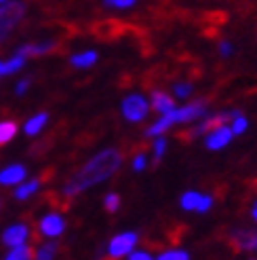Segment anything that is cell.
Returning <instances> with one entry per match:
<instances>
[{"instance_id": "obj_1", "label": "cell", "mask_w": 257, "mask_h": 260, "mask_svg": "<svg viewBox=\"0 0 257 260\" xmlns=\"http://www.w3.org/2000/svg\"><path fill=\"white\" fill-rule=\"evenodd\" d=\"M120 165H122V154L116 148L99 150L95 157L89 159L80 170L66 182L63 194H66V197H74V194H78L95 184H101V182H106L108 178L116 174Z\"/></svg>"}, {"instance_id": "obj_2", "label": "cell", "mask_w": 257, "mask_h": 260, "mask_svg": "<svg viewBox=\"0 0 257 260\" xmlns=\"http://www.w3.org/2000/svg\"><path fill=\"white\" fill-rule=\"evenodd\" d=\"M25 15V3L21 0H13V3H3L0 5V43L17 28L19 21Z\"/></svg>"}, {"instance_id": "obj_3", "label": "cell", "mask_w": 257, "mask_h": 260, "mask_svg": "<svg viewBox=\"0 0 257 260\" xmlns=\"http://www.w3.org/2000/svg\"><path fill=\"white\" fill-rule=\"evenodd\" d=\"M150 102L144 98V95H139V93H131V95H126L122 100V106H120V112L126 121H131V123H139V121H144L148 112H150Z\"/></svg>"}, {"instance_id": "obj_4", "label": "cell", "mask_w": 257, "mask_h": 260, "mask_svg": "<svg viewBox=\"0 0 257 260\" xmlns=\"http://www.w3.org/2000/svg\"><path fill=\"white\" fill-rule=\"evenodd\" d=\"M137 239H139L137 233H133V231H126V233H120V235H116V237L110 241V245H108L110 258H124V256H128V254L135 250Z\"/></svg>"}, {"instance_id": "obj_5", "label": "cell", "mask_w": 257, "mask_h": 260, "mask_svg": "<svg viewBox=\"0 0 257 260\" xmlns=\"http://www.w3.org/2000/svg\"><path fill=\"white\" fill-rule=\"evenodd\" d=\"M240 114V110H226V112H220V114H213V116H209V119H204V121H200L194 129L190 132V136H207L211 129H215V127H220V125H226L228 121H232L234 116H238Z\"/></svg>"}, {"instance_id": "obj_6", "label": "cell", "mask_w": 257, "mask_h": 260, "mask_svg": "<svg viewBox=\"0 0 257 260\" xmlns=\"http://www.w3.org/2000/svg\"><path fill=\"white\" fill-rule=\"evenodd\" d=\"M179 203H182V207L186 212H198V214H204L211 210L213 205V199L209 197V194H200L196 190H188L182 194V199H179Z\"/></svg>"}, {"instance_id": "obj_7", "label": "cell", "mask_w": 257, "mask_h": 260, "mask_svg": "<svg viewBox=\"0 0 257 260\" xmlns=\"http://www.w3.org/2000/svg\"><path fill=\"white\" fill-rule=\"evenodd\" d=\"M175 123H190V121H198L207 114V104L202 100L200 102H194V104H188L184 108H173L171 110Z\"/></svg>"}, {"instance_id": "obj_8", "label": "cell", "mask_w": 257, "mask_h": 260, "mask_svg": "<svg viewBox=\"0 0 257 260\" xmlns=\"http://www.w3.org/2000/svg\"><path fill=\"white\" fill-rule=\"evenodd\" d=\"M38 231H40L42 237L55 239V237L63 235V231H66V220L59 214H47L40 222H38Z\"/></svg>"}, {"instance_id": "obj_9", "label": "cell", "mask_w": 257, "mask_h": 260, "mask_svg": "<svg viewBox=\"0 0 257 260\" xmlns=\"http://www.w3.org/2000/svg\"><path fill=\"white\" fill-rule=\"evenodd\" d=\"M232 127H228V125H220V127H215L211 129V132L207 134V140H204V144H207L209 150H220L224 146H228L230 142H232Z\"/></svg>"}, {"instance_id": "obj_10", "label": "cell", "mask_w": 257, "mask_h": 260, "mask_svg": "<svg viewBox=\"0 0 257 260\" xmlns=\"http://www.w3.org/2000/svg\"><path fill=\"white\" fill-rule=\"evenodd\" d=\"M230 241L234 243L236 250L255 252L257 250V231H234Z\"/></svg>"}, {"instance_id": "obj_11", "label": "cell", "mask_w": 257, "mask_h": 260, "mask_svg": "<svg viewBox=\"0 0 257 260\" xmlns=\"http://www.w3.org/2000/svg\"><path fill=\"white\" fill-rule=\"evenodd\" d=\"M25 167L21 163H15V165H9L0 172V184L3 186H17L25 180Z\"/></svg>"}, {"instance_id": "obj_12", "label": "cell", "mask_w": 257, "mask_h": 260, "mask_svg": "<svg viewBox=\"0 0 257 260\" xmlns=\"http://www.w3.org/2000/svg\"><path fill=\"white\" fill-rule=\"evenodd\" d=\"M30 237V229L25 224H13L9 229H5L3 233V243L13 248V245H19V243H25V239Z\"/></svg>"}, {"instance_id": "obj_13", "label": "cell", "mask_w": 257, "mask_h": 260, "mask_svg": "<svg viewBox=\"0 0 257 260\" xmlns=\"http://www.w3.org/2000/svg\"><path fill=\"white\" fill-rule=\"evenodd\" d=\"M55 49V43L53 41H45V43H28V45H21L17 49V53L23 55V57H38V55H45V53H51Z\"/></svg>"}, {"instance_id": "obj_14", "label": "cell", "mask_w": 257, "mask_h": 260, "mask_svg": "<svg viewBox=\"0 0 257 260\" xmlns=\"http://www.w3.org/2000/svg\"><path fill=\"white\" fill-rule=\"evenodd\" d=\"M150 106L156 110L158 114H164L175 108V102L171 95H166L164 91H152V98H150Z\"/></svg>"}, {"instance_id": "obj_15", "label": "cell", "mask_w": 257, "mask_h": 260, "mask_svg": "<svg viewBox=\"0 0 257 260\" xmlns=\"http://www.w3.org/2000/svg\"><path fill=\"white\" fill-rule=\"evenodd\" d=\"M47 121H49V114L47 112H38V114H34V116H30L28 121H25V125H23V132H25V136H38L42 132V127L47 125Z\"/></svg>"}, {"instance_id": "obj_16", "label": "cell", "mask_w": 257, "mask_h": 260, "mask_svg": "<svg viewBox=\"0 0 257 260\" xmlns=\"http://www.w3.org/2000/svg\"><path fill=\"white\" fill-rule=\"evenodd\" d=\"M97 53L95 51H80V53H74L70 57V63L74 68H91L93 63H97Z\"/></svg>"}, {"instance_id": "obj_17", "label": "cell", "mask_w": 257, "mask_h": 260, "mask_svg": "<svg viewBox=\"0 0 257 260\" xmlns=\"http://www.w3.org/2000/svg\"><path fill=\"white\" fill-rule=\"evenodd\" d=\"M40 188V180H28V182H21V184H17L15 188V199L17 201H25L28 197H32V194Z\"/></svg>"}, {"instance_id": "obj_18", "label": "cell", "mask_w": 257, "mask_h": 260, "mask_svg": "<svg viewBox=\"0 0 257 260\" xmlns=\"http://www.w3.org/2000/svg\"><path fill=\"white\" fill-rule=\"evenodd\" d=\"M17 136V123L13 121H0V146L9 144V142Z\"/></svg>"}, {"instance_id": "obj_19", "label": "cell", "mask_w": 257, "mask_h": 260, "mask_svg": "<svg viewBox=\"0 0 257 260\" xmlns=\"http://www.w3.org/2000/svg\"><path fill=\"white\" fill-rule=\"evenodd\" d=\"M5 258L7 260H28V258H32V250L25 243H19V245H13Z\"/></svg>"}, {"instance_id": "obj_20", "label": "cell", "mask_w": 257, "mask_h": 260, "mask_svg": "<svg viewBox=\"0 0 257 260\" xmlns=\"http://www.w3.org/2000/svg\"><path fill=\"white\" fill-rule=\"evenodd\" d=\"M57 254V243L55 241H49V243H42L40 248L36 250V256L34 258H38V260H51Z\"/></svg>"}, {"instance_id": "obj_21", "label": "cell", "mask_w": 257, "mask_h": 260, "mask_svg": "<svg viewBox=\"0 0 257 260\" xmlns=\"http://www.w3.org/2000/svg\"><path fill=\"white\" fill-rule=\"evenodd\" d=\"M23 63H25V57L19 55V53H15L11 59L5 61V74H15V72H19V70L23 68Z\"/></svg>"}, {"instance_id": "obj_22", "label": "cell", "mask_w": 257, "mask_h": 260, "mask_svg": "<svg viewBox=\"0 0 257 260\" xmlns=\"http://www.w3.org/2000/svg\"><path fill=\"white\" fill-rule=\"evenodd\" d=\"M232 125V134L234 136H240V134H245L247 132V127H249V121H247V116H242V114H238V116H234L232 121H230Z\"/></svg>"}, {"instance_id": "obj_23", "label": "cell", "mask_w": 257, "mask_h": 260, "mask_svg": "<svg viewBox=\"0 0 257 260\" xmlns=\"http://www.w3.org/2000/svg\"><path fill=\"white\" fill-rule=\"evenodd\" d=\"M158 260H188L190 254L186 250H169V252H162L156 256Z\"/></svg>"}, {"instance_id": "obj_24", "label": "cell", "mask_w": 257, "mask_h": 260, "mask_svg": "<svg viewBox=\"0 0 257 260\" xmlns=\"http://www.w3.org/2000/svg\"><path fill=\"white\" fill-rule=\"evenodd\" d=\"M104 205H106V210L110 212V214H114L118 210V205H120V197L116 192H108L106 194V199H104Z\"/></svg>"}, {"instance_id": "obj_25", "label": "cell", "mask_w": 257, "mask_h": 260, "mask_svg": "<svg viewBox=\"0 0 257 260\" xmlns=\"http://www.w3.org/2000/svg\"><path fill=\"white\" fill-rule=\"evenodd\" d=\"M164 150H166V140L162 136H156V142H154V163H158L162 159Z\"/></svg>"}, {"instance_id": "obj_26", "label": "cell", "mask_w": 257, "mask_h": 260, "mask_svg": "<svg viewBox=\"0 0 257 260\" xmlns=\"http://www.w3.org/2000/svg\"><path fill=\"white\" fill-rule=\"evenodd\" d=\"M173 91H175V95H177V98L186 100V98H190V95H192V91H194V87H192L190 83H179V85H175V87H173Z\"/></svg>"}, {"instance_id": "obj_27", "label": "cell", "mask_w": 257, "mask_h": 260, "mask_svg": "<svg viewBox=\"0 0 257 260\" xmlns=\"http://www.w3.org/2000/svg\"><path fill=\"white\" fill-rule=\"evenodd\" d=\"M137 0H104V5L110 9H131Z\"/></svg>"}, {"instance_id": "obj_28", "label": "cell", "mask_w": 257, "mask_h": 260, "mask_svg": "<svg viewBox=\"0 0 257 260\" xmlns=\"http://www.w3.org/2000/svg\"><path fill=\"white\" fill-rule=\"evenodd\" d=\"M146 165H148L146 154H137L135 161H133V170H135V172H144V170H146Z\"/></svg>"}, {"instance_id": "obj_29", "label": "cell", "mask_w": 257, "mask_h": 260, "mask_svg": "<svg viewBox=\"0 0 257 260\" xmlns=\"http://www.w3.org/2000/svg\"><path fill=\"white\" fill-rule=\"evenodd\" d=\"M30 83H32L30 79H23V81H19V83H17V89H15V93H17V95H23L25 91H28Z\"/></svg>"}, {"instance_id": "obj_30", "label": "cell", "mask_w": 257, "mask_h": 260, "mask_svg": "<svg viewBox=\"0 0 257 260\" xmlns=\"http://www.w3.org/2000/svg\"><path fill=\"white\" fill-rule=\"evenodd\" d=\"M126 258H131V260H150L152 256H150L148 252H131Z\"/></svg>"}, {"instance_id": "obj_31", "label": "cell", "mask_w": 257, "mask_h": 260, "mask_svg": "<svg viewBox=\"0 0 257 260\" xmlns=\"http://www.w3.org/2000/svg\"><path fill=\"white\" fill-rule=\"evenodd\" d=\"M220 53L222 55H230V53H232V45H230L228 41L226 43H220Z\"/></svg>"}, {"instance_id": "obj_32", "label": "cell", "mask_w": 257, "mask_h": 260, "mask_svg": "<svg viewBox=\"0 0 257 260\" xmlns=\"http://www.w3.org/2000/svg\"><path fill=\"white\" fill-rule=\"evenodd\" d=\"M251 218L255 220V222H257V201H255V205H253V212H251Z\"/></svg>"}, {"instance_id": "obj_33", "label": "cell", "mask_w": 257, "mask_h": 260, "mask_svg": "<svg viewBox=\"0 0 257 260\" xmlns=\"http://www.w3.org/2000/svg\"><path fill=\"white\" fill-rule=\"evenodd\" d=\"M3 76H7L5 74V61H0V79H3Z\"/></svg>"}, {"instance_id": "obj_34", "label": "cell", "mask_w": 257, "mask_h": 260, "mask_svg": "<svg viewBox=\"0 0 257 260\" xmlns=\"http://www.w3.org/2000/svg\"><path fill=\"white\" fill-rule=\"evenodd\" d=\"M3 3H7V0H0V5H3Z\"/></svg>"}]
</instances>
